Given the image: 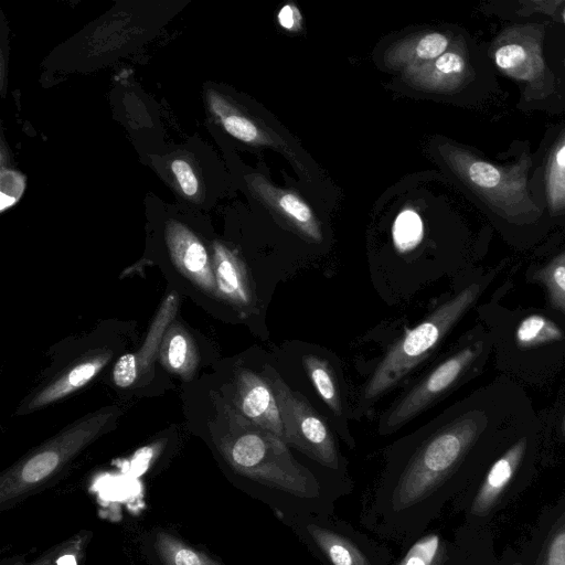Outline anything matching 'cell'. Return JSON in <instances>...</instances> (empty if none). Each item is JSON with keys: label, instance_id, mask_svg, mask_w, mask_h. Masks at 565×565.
<instances>
[{"label": "cell", "instance_id": "cell-4", "mask_svg": "<svg viewBox=\"0 0 565 565\" xmlns=\"http://www.w3.org/2000/svg\"><path fill=\"white\" fill-rule=\"evenodd\" d=\"M279 520L322 565H394L386 545L333 514L288 515Z\"/></svg>", "mask_w": 565, "mask_h": 565}, {"label": "cell", "instance_id": "cell-1", "mask_svg": "<svg viewBox=\"0 0 565 565\" xmlns=\"http://www.w3.org/2000/svg\"><path fill=\"white\" fill-rule=\"evenodd\" d=\"M216 402L213 424L228 461L279 519L333 514L337 501L352 492L349 477L303 465L280 437L245 418L226 401Z\"/></svg>", "mask_w": 565, "mask_h": 565}, {"label": "cell", "instance_id": "cell-23", "mask_svg": "<svg viewBox=\"0 0 565 565\" xmlns=\"http://www.w3.org/2000/svg\"><path fill=\"white\" fill-rule=\"evenodd\" d=\"M562 338V329L554 321L541 315L527 316L519 323L515 331L516 343L522 349L559 341Z\"/></svg>", "mask_w": 565, "mask_h": 565}, {"label": "cell", "instance_id": "cell-26", "mask_svg": "<svg viewBox=\"0 0 565 565\" xmlns=\"http://www.w3.org/2000/svg\"><path fill=\"white\" fill-rule=\"evenodd\" d=\"M24 190V178L19 173L2 169L1 173V211L12 206Z\"/></svg>", "mask_w": 565, "mask_h": 565}, {"label": "cell", "instance_id": "cell-34", "mask_svg": "<svg viewBox=\"0 0 565 565\" xmlns=\"http://www.w3.org/2000/svg\"><path fill=\"white\" fill-rule=\"evenodd\" d=\"M563 21H564V23H565V8H564V10H563Z\"/></svg>", "mask_w": 565, "mask_h": 565}, {"label": "cell", "instance_id": "cell-25", "mask_svg": "<svg viewBox=\"0 0 565 565\" xmlns=\"http://www.w3.org/2000/svg\"><path fill=\"white\" fill-rule=\"evenodd\" d=\"M423 224L419 215L412 209L402 211L395 220L393 234L401 250L414 247L422 237Z\"/></svg>", "mask_w": 565, "mask_h": 565}, {"label": "cell", "instance_id": "cell-9", "mask_svg": "<svg viewBox=\"0 0 565 565\" xmlns=\"http://www.w3.org/2000/svg\"><path fill=\"white\" fill-rule=\"evenodd\" d=\"M232 405L245 418L284 440V426L277 398L264 375L248 369H238L234 376Z\"/></svg>", "mask_w": 565, "mask_h": 565}, {"label": "cell", "instance_id": "cell-5", "mask_svg": "<svg viewBox=\"0 0 565 565\" xmlns=\"http://www.w3.org/2000/svg\"><path fill=\"white\" fill-rule=\"evenodd\" d=\"M264 376L277 398L285 443L317 466L349 477L331 430L306 398L294 392L273 369L265 367Z\"/></svg>", "mask_w": 565, "mask_h": 565}, {"label": "cell", "instance_id": "cell-33", "mask_svg": "<svg viewBox=\"0 0 565 565\" xmlns=\"http://www.w3.org/2000/svg\"><path fill=\"white\" fill-rule=\"evenodd\" d=\"M57 565H77L73 555L66 554L57 559Z\"/></svg>", "mask_w": 565, "mask_h": 565}, {"label": "cell", "instance_id": "cell-24", "mask_svg": "<svg viewBox=\"0 0 565 565\" xmlns=\"http://www.w3.org/2000/svg\"><path fill=\"white\" fill-rule=\"evenodd\" d=\"M534 279L545 285L552 307L565 315V252L537 270Z\"/></svg>", "mask_w": 565, "mask_h": 565}, {"label": "cell", "instance_id": "cell-35", "mask_svg": "<svg viewBox=\"0 0 565 565\" xmlns=\"http://www.w3.org/2000/svg\"><path fill=\"white\" fill-rule=\"evenodd\" d=\"M563 431L565 434V417H564V422H563Z\"/></svg>", "mask_w": 565, "mask_h": 565}, {"label": "cell", "instance_id": "cell-17", "mask_svg": "<svg viewBox=\"0 0 565 565\" xmlns=\"http://www.w3.org/2000/svg\"><path fill=\"white\" fill-rule=\"evenodd\" d=\"M449 46V39L439 32H427L407 38L386 52V63L394 67H407L423 65L441 54Z\"/></svg>", "mask_w": 565, "mask_h": 565}, {"label": "cell", "instance_id": "cell-29", "mask_svg": "<svg viewBox=\"0 0 565 565\" xmlns=\"http://www.w3.org/2000/svg\"><path fill=\"white\" fill-rule=\"evenodd\" d=\"M543 565H565V525L548 542Z\"/></svg>", "mask_w": 565, "mask_h": 565}, {"label": "cell", "instance_id": "cell-6", "mask_svg": "<svg viewBox=\"0 0 565 565\" xmlns=\"http://www.w3.org/2000/svg\"><path fill=\"white\" fill-rule=\"evenodd\" d=\"M542 24L512 25L504 29L491 46L497 67L509 77L523 82L540 96L554 88V81L542 51Z\"/></svg>", "mask_w": 565, "mask_h": 565}, {"label": "cell", "instance_id": "cell-22", "mask_svg": "<svg viewBox=\"0 0 565 565\" xmlns=\"http://www.w3.org/2000/svg\"><path fill=\"white\" fill-rule=\"evenodd\" d=\"M302 362L321 399L337 416H340L342 414L341 399L328 362L311 354L305 355Z\"/></svg>", "mask_w": 565, "mask_h": 565}, {"label": "cell", "instance_id": "cell-27", "mask_svg": "<svg viewBox=\"0 0 565 565\" xmlns=\"http://www.w3.org/2000/svg\"><path fill=\"white\" fill-rule=\"evenodd\" d=\"M171 170L182 192L188 196H194L198 193L199 182L191 166L184 160L175 159L171 163Z\"/></svg>", "mask_w": 565, "mask_h": 565}, {"label": "cell", "instance_id": "cell-32", "mask_svg": "<svg viewBox=\"0 0 565 565\" xmlns=\"http://www.w3.org/2000/svg\"><path fill=\"white\" fill-rule=\"evenodd\" d=\"M151 455L152 450L150 448H142L136 454L132 462V472L135 476H139L145 472Z\"/></svg>", "mask_w": 565, "mask_h": 565}, {"label": "cell", "instance_id": "cell-16", "mask_svg": "<svg viewBox=\"0 0 565 565\" xmlns=\"http://www.w3.org/2000/svg\"><path fill=\"white\" fill-rule=\"evenodd\" d=\"M213 271L216 295L232 305L247 307L252 303V288L246 269L239 258L221 243L213 245Z\"/></svg>", "mask_w": 565, "mask_h": 565}, {"label": "cell", "instance_id": "cell-8", "mask_svg": "<svg viewBox=\"0 0 565 565\" xmlns=\"http://www.w3.org/2000/svg\"><path fill=\"white\" fill-rule=\"evenodd\" d=\"M116 406L102 408L76 422L30 457L20 469V479L35 483L50 476L67 457L102 434L119 416Z\"/></svg>", "mask_w": 565, "mask_h": 565}, {"label": "cell", "instance_id": "cell-10", "mask_svg": "<svg viewBox=\"0 0 565 565\" xmlns=\"http://www.w3.org/2000/svg\"><path fill=\"white\" fill-rule=\"evenodd\" d=\"M246 180L255 195L289 227L310 241L322 239L318 218L297 193L277 188L259 174Z\"/></svg>", "mask_w": 565, "mask_h": 565}, {"label": "cell", "instance_id": "cell-21", "mask_svg": "<svg viewBox=\"0 0 565 565\" xmlns=\"http://www.w3.org/2000/svg\"><path fill=\"white\" fill-rule=\"evenodd\" d=\"M394 565H445L448 547L445 540L436 532H426L408 546Z\"/></svg>", "mask_w": 565, "mask_h": 565}, {"label": "cell", "instance_id": "cell-13", "mask_svg": "<svg viewBox=\"0 0 565 565\" xmlns=\"http://www.w3.org/2000/svg\"><path fill=\"white\" fill-rule=\"evenodd\" d=\"M178 306V295L173 292L163 301L147 339L137 353H127L118 359L113 371V380L119 387H129L147 371L153 361L154 354L166 333Z\"/></svg>", "mask_w": 565, "mask_h": 565}, {"label": "cell", "instance_id": "cell-20", "mask_svg": "<svg viewBox=\"0 0 565 565\" xmlns=\"http://www.w3.org/2000/svg\"><path fill=\"white\" fill-rule=\"evenodd\" d=\"M545 191L551 213H565V132L557 139L548 156Z\"/></svg>", "mask_w": 565, "mask_h": 565}, {"label": "cell", "instance_id": "cell-3", "mask_svg": "<svg viewBox=\"0 0 565 565\" xmlns=\"http://www.w3.org/2000/svg\"><path fill=\"white\" fill-rule=\"evenodd\" d=\"M480 290L479 284L469 285L394 343L366 383L363 399L377 398L423 362L472 306Z\"/></svg>", "mask_w": 565, "mask_h": 565}, {"label": "cell", "instance_id": "cell-12", "mask_svg": "<svg viewBox=\"0 0 565 565\" xmlns=\"http://www.w3.org/2000/svg\"><path fill=\"white\" fill-rule=\"evenodd\" d=\"M209 104L213 114L231 136L246 143L273 147L284 152L299 169L303 170L296 154L279 135L242 114L214 92L209 94Z\"/></svg>", "mask_w": 565, "mask_h": 565}, {"label": "cell", "instance_id": "cell-30", "mask_svg": "<svg viewBox=\"0 0 565 565\" xmlns=\"http://www.w3.org/2000/svg\"><path fill=\"white\" fill-rule=\"evenodd\" d=\"M519 14L526 17L535 12L553 15L558 7L564 4L563 0H526L520 2Z\"/></svg>", "mask_w": 565, "mask_h": 565}, {"label": "cell", "instance_id": "cell-36", "mask_svg": "<svg viewBox=\"0 0 565 565\" xmlns=\"http://www.w3.org/2000/svg\"><path fill=\"white\" fill-rule=\"evenodd\" d=\"M515 565H521V564H515Z\"/></svg>", "mask_w": 565, "mask_h": 565}, {"label": "cell", "instance_id": "cell-14", "mask_svg": "<svg viewBox=\"0 0 565 565\" xmlns=\"http://www.w3.org/2000/svg\"><path fill=\"white\" fill-rule=\"evenodd\" d=\"M467 75V58L465 53L458 49L447 50L428 63L404 70V78L409 85L441 93L459 88Z\"/></svg>", "mask_w": 565, "mask_h": 565}, {"label": "cell", "instance_id": "cell-19", "mask_svg": "<svg viewBox=\"0 0 565 565\" xmlns=\"http://www.w3.org/2000/svg\"><path fill=\"white\" fill-rule=\"evenodd\" d=\"M161 359L172 372L185 377L192 375L196 365L193 342L179 326H171L161 341Z\"/></svg>", "mask_w": 565, "mask_h": 565}, {"label": "cell", "instance_id": "cell-2", "mask_svg": "<svg viewBox=\"0 0 565 565\" xmlns=\"http://www.w3.org/2000/svg\"><path fill=\"white\" fill-rule=\"evenodd\" d=\"M438 151L452 172L495 214L514 223H529L541 215V209L527 190L531 158L524 154L509 166L493 164L451 143Z\"/></svg>", "mask_w": 565, "mask_h": 565}, {"label": "cell", "instance_id": "cell-31", "mask_svg": "<svg viewBox=\"0 0 565 565\" xmlns=\"http://www.w3.org/2000/svg\"><path fill=\"white\" fill-rule=\"evenodd\" d=\"M281 28L290 32H297L302 28V17L294 4L284 6L277 15Z\"/></svg>", "mask_w": 565, "mask_h": 565}, {"label": "cell", "instance_id": "cell-15", "mask_svg": "<svg viewBox=\"0 0 565 565\" xmlns=\"http://www.w3.org/2000/svg\"><path fill=\"white\" fill-rule=\"evenodd\" d=\"M526 448V439H519L490 468L471 505L470 514L483 516L495 504L511 482Z\"/></svg>", "mask_w": 565, "mask_h": 565}, {"label": "cell", "instance_id": "cell-11", "mask_svg": "<svg viewBox=\"0 0 565 565\" xmlns=\"http://www.w3.org/2000/svg\"><path fill=\"white\" fill-rule=\"evenodd\" d=\"M167 244L177 268L198 287L216 295L213 264L200 239L185 226L173 222L167 227Z\"/></svg>", "mask_w": 565, "mask_h": 565}, {"label": "cell", "instance_id": "cell-7", "mask_svg": "<svg viewBox=\"0 0 565 565\" xmlns=\"http://www.w3.org/2000/svg\"><path fill=\"white\" fill-rule=\"evenodd\" d=\"M482 351V342L456 352L414 386L382 418L380 430L390 434L430 406L461 377Z\"/></svg>", "mask_w": 565, "mask_h": 565}, {"label": "cell", "instance_id": "cell-28", "mask_svg": "<svg viewBox=\"0 0 565 565\" xmlns=\"http://www.w3.org/2000/svg\"><path fill=\"white\" fill-rule=\"evenodd\" d=\"M167 546L169 547V553L166 552V555L169 556V564L171 565H215L186 546L178 543Z\"/></svg>", "mask_w": 565, "mask_h": 565}, {"label": "cell", "instance_id": "cell-18", "mask_svg": "<svg viewBox=\"0 0 565 565\" xmlns=\"http://www.w3.org/2000/svg\"><path fill=\"white\" fill-rule=\"evenodd\" d=\"M110 356V352H105L83 360L34 396L28 411L45 406L83 387L104 367Z\"/></svg>", "mask_w": 565, "mask_h": 565}]
</instances>
